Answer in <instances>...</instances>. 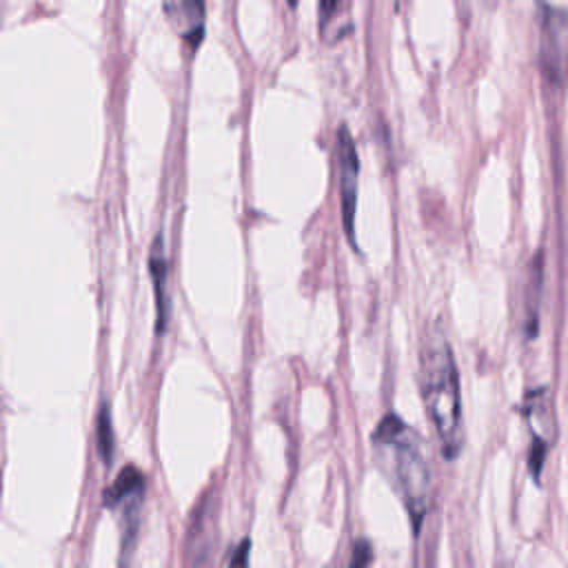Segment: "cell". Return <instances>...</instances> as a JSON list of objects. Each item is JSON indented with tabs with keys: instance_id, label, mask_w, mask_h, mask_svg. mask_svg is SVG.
Instances as JSON below:
<instances>
[{
	"instance_id": "6da1fadb",
	"label": "cell",
	"mask_w": 568,
	"mask_h": 568,
	"mask_svg": "<svg viewBox=\"0 0 568 568\" xmlns=\"http://www.w3.org/2000/svg\"><path fill=\"white\" fill-rule=\"evenodd\" d=\"M377 466L399 495L415 532L430 508V468L419 435L395 413L384 415L371 435Z\"/></svg>"
},
{
	"instance_id": "7a4b0ae2",
	"label": "cell",
	"mask_w": 568,
	"mask_h": 568,
	"mask_svg": "<svg viewBox=\"0 0 568 568\" xmlns=\"http://www.w3.org/2000/svg\"><path fill=\"white\" fill-rule=\"evenodd\" d=\"M419 379L424 406L439 437L442 455L446 459H455L464 448L459 375L450 344L439 331H433L424 339L419 355Z\"/></svg>"
},
{
	"instance_id": "3957f363",
	"label": "cell",
	"mask_w": 568,
	"mask_h": 568,
	"mask_svg": "<svg viewBox=\"0 0 568 568\" xmlns=\"http://www.w3.org/2000/svg\"><path fill=\"white\" fill-rule=\"evenodd\" d=\"M144 499V475L135 466H126L113 479L104 493V506L120 510L122 541L120 559L126 561L135 548V537L140 530V506Z\"/></svg>"
},
{
	"instance_id": "277c9868",
	"label": "cell",
	"mask_w": 568,
	"mask_h": 568,
	"mask_svg": "<svg viewBox=\"0 0 568 568\" xmlns=\"http://www.w3.org/2000/svg\"><path fill=\"white\" fill-rule=\"evenodd\" d=\"M524 415H526V424L530 430L528 470H530V477H535V481H539V475H541V468L546 462V453L555 442L552 397L548 395V390L544 386L535 388L526 395Z\"/></svg>"
},
{
	"instance_id": "5b68a950",
	"label": "cell",
	"mask_w": 568,
	"mask_h": 568,
	"mask_svg": "<svg viewBox=\"0 0 568 568\" xmlns=\"http://www.w3.org/2000/svg\"><path fill=\"white\" fill-rule=\"evenodd\" d=\"M335 158H337V182H339V204H342V224L344 233L353 248H357L355 242V204H357V173H359V160L357 149L353 142V135L346 126L337 131L335 142Z\"/></svg>"
},
{
	"instance_id": "8992f818",
	"label": "cell",
	"mask_w": 568,
	"mask_h": 568,
	"mask_svg": "<svg viewBox=\"0 0 568 568\" xmlns=\"http://www.w3.org/2000/svg\"><path fill=\"white\" fill-rule=\"evenodd\" d=\"M539 62H541L544 78L552 87H557L561 82V67H564V13L548 4H544V16H541Z\"/></svg>"
},
{
	"instance_id": "52a82bcc",
	"label": "cell",
	"mask_w": 568,
	"mask_h": 568,
	"mask_svg": "<svg viewBox=\"0 0 568 568\" xmlns=\"http://www.w3.org/2000/svg\"><path fill=\"white\" fill-rule=\"evenodd\" d=\"M164 13L173 31L197 47L204 36V0H164Z\"/></svg>"
},
{
	"instance_id": "ba28073f",
	"label": "cell",
	"mask_w": 568,
	"mask_h": 568,
	"mask_svg": "<svg viewBox=\"0 0 568 568\" xmlns=\"http://www.w3.org/2000/svg\"><path fill=\"white\" fill-rule=\"evenodd\" d=\"M149 268L155 291V308H158V333L164 331L166 322V255H164V242L162 235L153 240L151 253H149Z\"/></svg>"
},
{
	"instance_id": "9c48e42d",
	"label": "cell",
	"mask_w": 568,
	"mask_h": 568,
	"mask_svg": "<svg viewBox=\"0 0 568 568\" xmlns=\"http://www.w3.org/2000/svg\"><path fill=\"white\" fill-rule=\"evenodd\" d=\"M95 433H98V450H100V457L102 462L109 466L111 459H113V424H111V413H109V406L104 404L98 413V424H95Z\"/></svg>"
},
{
	"instance_id": "30bf717a",
	"label": "cell",
	"mask_w": 568,
	"mask_h": 568,
	"mask_svg": "<svg viewBox=\"0 0 568 568\" xmlns=\"http://www.w3.org/2000/svg\"><path fill=\"white\" fill-rule=\"evenodd\" d=\"M539 293H541V266H539V260H537L535 262V273H530V284H528V306H526L528 335L537 333V313H539V297H541Z\"/></svg>"
},
{
	"instance_id": "8fae6325",
	"label": "cell",
	"mask_w": 568,
	"mask_h": 568,
	"mask_svg": "<svg viewBox=\"0 0 568 568\" xmlns=\"http://www.w3.org/2000/svg\"><path fill=\"white\" fill-rule=\"evenodd\" d=\"M373 559V548L366 539H357L353 546V557H351V566L348 568H368Z\"/></svg>"
},
{
	"instance_id": "7c38bea8",
	"label": "cell",
	"mask_w": 568,
	"mask_h": 568,
	"mask_svg": "<svg viewBox=\"0 0 568 568\" xmlns=\"http://www.w3.org/2000/svg\"><path fill=\"white\" fill-rule=\"evenodd\" d=\"M248 552H251V539H242V544L235 548L229 568H248Z\"/></svg>"
},
{
	"instance_id": "4fadbf2b",
	"label": "cell",
	"mask_w": 568,
	"mask_h": 568,
	"mask_svg": "<svg viewBox=\"0 0 568 568\" xmlns=\"http://www.w3.org/2000/svg\"><path fill=\"white\" fill-rule=\"evenodd\" d=\"M339 0H320V22L322 27L333 18V13L337 11Z\"/></svg>"
},
{
	"instance_id": "5bb4252c",
	"label": "cell",
	"mask_w": 568,
	"mask_h": 568,
	"mask_svg": "<svg viewBox=\"0 0 568 568\" xmlns=\"http://www.w3.org/2000/svg\"><path fill=\"white\" fill-rule=\"evenodd\" d=\"M288 4H295V0H288Z\"/></svg>"
}]
</instances>
